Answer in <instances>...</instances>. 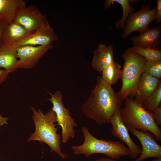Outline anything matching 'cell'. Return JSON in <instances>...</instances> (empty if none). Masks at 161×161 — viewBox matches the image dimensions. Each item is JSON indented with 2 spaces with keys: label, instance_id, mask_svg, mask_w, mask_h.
Returning a JSON list of instances; mask_svg holds the SVG:
<instances>
[{
  "label": "cell",
  "instance_id": "cell-28",
  "mask_svg": "<svg viewBox=\"0 0 161 161\" xmlns=\"http://www.w3.org/2000/svg\"><path fill=\"white\" fill-rule=\"evenodd\" d=\"M8 119V117H2L0 114V126H2L4 124H8L7 121Z\"/></svg>",
  "mask_w": 161,
  "mask_h": 161
},
{
  "label": "cell",
  "instance_id": "cell-2",
  "mask_svg": "<svg viewBox=\"0 0 161 161\" xmlns=\"http://www.w3.org/2000/svg\"><path fill=\"white\" fill-rule=\"evenodd\" d=\"M31 109L35 129L34 133L27 141L38 140L45 143L50 147L51 151L55 152L62 159H66L67 155L62 151L60 146L61 136L57 133L58 129L55 127L58 125L55 124L57 120L55 112L51 108L44 114L40 109L36 110L33 106Z\"/></svg>",
  "mask_w": 161,
  "mask_h": 161
},
{
  "label": "cell",
  "instance_id": "cell-30",
  "mask_svg": "<svg viewBox=\"0 0 161 161\" xmlns=\"http://www.w3.org/2000/svg\"><path fill=\"white\" fill-rule=\"evenodd\" d=\"M151 161H161V158H156Z\"/></svg>",
  "mask_w": 161,
  "mask_h": 161
},
{
  "label": "cell",
  "instance_id": "cell-23",
  "mask_svg": "<svg viewBox=\"0 0 161 161\" xmlns=\"http://www.w3.org/2000/svg\"><path fill=\"white\" fill-rule=\"evenodd\" d=\"M143 72L151 76L161 78V60L146 61L143 67Z\"/></svg>",
  "mask_w": 161,
  "mask_h": 161
},
{
  "label": "cell",
  "instance_id": "cell-25",
  "mask_svg": "<svg viewBox=\"0 0 161 161\" xmlns=\"http://www.w3.org/2000/svg\"><path fill=\"white\" fill-rule=\"evenodd\" d=\"M154 119L157 124L158 126L161 125V105L156 109L153 112Z\"/></svg>",
  "mask_w": 161,
  "mask_h": 161
},
{
  "label": "cell",
  "instance_id": "cell-22",
  "mask_svg": "<svg viewBox=\"0 0 161 161\" xmlns=\"http://www.w3.org/2000/svg\"><path fill=\"white\" fill-rule=\"evenodd\" d=\"M161 83L156 90L147 97L142 103L143 108L150 112L152 113L161 105Z\"/></svg>",
  "mask_w": 161,
  "mask_h": 161
},
{
  "label": "cell",
  "instance_id": "cell-4",
  "mask_svg": "<svg viewBox=\"0 0 161 161\" xmlns=\"http://www.w3.org/2000/svg\"><path fill=\"white\" fill-rule=\"evenodd\" d=\"M125 100V106L121 109L122 120L126 126L139 131H149L157 141H161V130L155 123L153 113L146 110L142 103L132 97Z\"/></svg>",
  "mask_w": 161,
  "mask_h": 161
},
{
  "label": "cell",
  "instance_id": "cell-29",
  "mask_svg": "<svg viewBox=\"0 0 161 161\" xmlns=\"http://www.w3.org/2000/svg\"><path fill=\"white\" fill-rule=\"evenodd\" d=\"M94 161H117L109 157H100Z\"/></svg>",
  "mask_w": 161,
  "mask_h": 161
},
{
  "label": "cell",
  "instance_id": "cell-19",
  "mask_svg": "<svg viewBox=\"0 0 161 161\" xmlns=\"http://www.w3.org/2000/svg\"><path fill=\"white\" fill-rule=\"evenodd\" d=\"M132 0H106L105 1L104 8L105 9H108L111 4L116 2L120 4L122 8L123 13L121 18L118 20L115 23L116 28L119 29L123 28L129 15L134 12V8L131 7L129 2Z\"/></svg>",
  "mask_w": 161,
  "mask_h": 161
},
{
  "label": "cell",
  "instance_id": "cell-7",
  "mask_svg": "<svg viewBox=\"0 0 161 161\" xmlns=\"http://www.w3.org/2000/svg\"><path fill=\"white\" fill-rule=\"evenodd\" d=\"M139 11L130 14L125 26L123 28L122 37L125 38L131 33L138 31L142 33L149 28V25L155 20L156 13V7L153 9L149 4L141 5Z\"/></svg>",
  "mask_w": 161,
  "mask_h": 161
},
{
  "label": "cell",
  "instance_id": "cell-24",
  "mask_svg": "<svg viewBox=\"0 0 161 161\" xmlns=\"http://www.w3.org/2000/svg\"><path fill=\"white\" fill-rule=\"evenodd\" d=\"M157 10L155 18V24H158L161 22V0H157Z\"/></svg>",
  "mask_w": 161,
  "mask_h": 161
},
{
  "label": "cell",
  "instance_id": "cell-12",
  "mask_svg": "<svg viewBox=\"0 0 161 161\" xmlns=\"http://www.w3.org/2000/svg\"><path fill=\"white\" fill-rule=\"evenodd\" d=\"M58 38L47 21L42 26L13 46L24 45L43 46L52 44Z\"/></svg>",
  "mask_w": 161,
  "mask_h": 161
},
{
  "label": "cell",
  "instance_id": "cell-8",
  "mask_svg": "<svg viewBox=\"0 0 161 161\" xmlns=\"http://www.w3.org/2000/svg\"><path fill=\"white\" fill-rule=\"evenodd\" d=\"M121 109L115 111L111 119L110 123L112 126L111 133L114 136L127 145L129 151L128 155L129 157L132 159H135L141 153L142 149L130 137L129 130L121 117Z\"/></svg>",
  "mask_w": 161,
  "mask_h": 161
},
{
  "label": "cell",
  "instance_id": "cell-3",
  "mask_svg": "<svg viewBox=\"0 0 161 161\" xmlns=\"http://www.w3.org/2000/svg\"><path fill=\"white\" fill-rule=\"evenodd\" d=\"M84 141L80 145H72L71 148L75 154H83L86 158L94 154H104L113 159L129 155V151L128 147L117 141L98 139L89 132L86 126H82Z\"/></svg>",
  "mask_w": 161,
  "mask_h": 161
},
{
  "label": "cell",
  "instance_id": "cell-13",
  "mask_svg": "<svg viewBox=\"0 0 161 161\" xmlns=\"http://www.w3.org/2000/svg\"><path fill=\"white\" fill-rule=\"evenodd\" d=\"M134 46L160 49L161 46V25L149 28L138 36L131 38Z\"/></svg>",
  "mask_w": 161,
  "mask_h": 161
},
{
  "label": "cell",
  "instance_id": "cell-26",
  "mask_svg": "<svg viewBox=\"0 0 161 161\" xmlns=\"http://www.w3.org/2000/svg\"><path fill=\"white\" fill-rule=\"evenodd\" d=\"M7 24L0 17V46L4 43L3 42L4 32Z\"/></svg>",
  "mask_w": 161,
  "mask_h": 161
},
{
  "label": "cell",
  "instance_id": "cell-17",
  "mask_svg": "<svg viewBox=\"0 0 161 161\" xmlns=\"http://www.w3.org/2000/svg\"><path fill=\"white\" fill-rule=\"evenodd\" d=\"M160 79L143 72L140 79L135 99L142 103L157 89L161 83Z\"/></svg>",
  "mask_w": 161,
  "mask_h": 161
},
{
  "label": "cell",
  "instance_id": "cell-5",
  "mask_svg": "<svg viewBox=\"0 0 161 161\" xmlns=\"http://www.w3.org/2000/svg\"><path fill=\"white\" fill-rule=\"evenodd\" d=\"M124 61L121 79L122 85L117 93L124 101L129 96H135L143 66L146 62L144 58L129 48L123 53Z\"/></svg>",
  "mask_w": 161,
  "mask_h": 161
},
{
  "label": "cell",
  "instance_id": "cell-27",
  "mask_svg": "<svg viewBox=\"0 0 161 161\" xmlns=\"http://www.w3.org/2000/svg\"><path fill=\"white\" fill-rule=\"evenodd\" d=\"M9 74L5 70L0 68V85L6 80Z\"/></svg>",
  "mask_w": 161,
  "mask_h": 161
},
{
  "label": "cell",
  "instance_id": "cell-1",
  "mask_svg": "<svg viewBox=\"0 0 161 161\" xmlns=\"http://www.w3.org/2000/svg\"><path fill=\"white\" fill-rule=\"evenodd\" d=\"M97 80L96 85L81 106L82 111L86 117L98 124L110 123L115 111L121 108L123 101L101 76Z\"/></svg>",
  "mask_w": 161,
  "mask_h": 161
},
{
  "label": "cell",
  "instance_id": "cell-9",
  "mask_svg": "<svg viewBox=\"0 0 161 161\" xmlns=\"http://www.w3.org/2000/svg\"><path fill=\"white\" fill-rule=\"evenodd\" d=\"M16 47L19 68L29 69L34 67L47 50L52 47L49 45L35 46L24 45Z\"/></svg>",
  "mask_w": 161,
  "mask_h": 161
},
{
  "label": "cell",
  "instance_id": "cell-6",
  "mask_svg": "<svg viewBox=\"0 0 161 161\" xmlns=\"http://www.w3.org/2000/svg\"><path fill=\"white\" fill-rule=\"evenodd\" d=\"M50 97L47 99L52 104V108L56 116L58 125L62 129L61 141L66 143L69 140L75 137L74 128L77 126V123L70 114L69 110L64 106L63 102V96L60 91H56L54 94L49 92Z\"/></svg>",
  "mask_w": 161,
  "mask_h": 161
},
{
  "label": "cell",
  "instance_id": "cell-21",
  "mask_svg": "<svg viewBox=\"0 0 161 161\" xmlns=\"http://www.w3.org/2000/svg\"><path fill=\"white\" fill-rule=\"evenodd\" d=\"M131 51L143 56L146 61L161 60V50L148 48L133 46L129 48Z\"/></svg>",
  "mask_w": 161,
  "mask_h": 161
},
{
  "label": "cell",
  "instance_id": "cell-15",
  "mask_svg": "<svg viewBox=\"0 0 161 161\" xmlns=\"http://www.w3.org/2000/svg\"><path fill=\"white\" fill-rule=\"evenodd\" d=\"M0 68L9 73L19 69L16 47L4 43L0 46Z\"/></svg>",
  "mask_w": 161,
  "mask_h": 161
},
{
  "label": "cell",
  "instance_id": "cell-10",
  "mask_svg": "<svg viewBox=\"0 0 161 161\" xmlns=\"http://www.w3.org/2000/svg\"><path fill=\"white\" fill-rule=\"evenodd\" d=\"M126 126L128 130L137 138L142 146L140 155L133 161H144L151 157L161 158V146L155 141L152 133L139 131L130 126Z\"/></svg>",
  "mask_w": 161,
  "mask_h": 161
},
{
  "label": "cell",
  "instance_id": "cell-11",
  "mask_svg": "<svg viewBox=\"0 0 161 161\" xmlns=\"http://www.w3.org/2000/svg\"><path fill=\"white\" fill-rule=\"evenodd\" d=\"M27 30L35 32L42 26L48 20L35 6L19 8L16 11L14 20Z\"/></svg>",
  "mask_w": 161,
  "mask_h": 161
},
{
  "label": "cell",
  "instance_id": "cell-14",
  "mask_svg": "<svg viewBox=\"0 0 161 161\" xmlns=\"http://www.w3.org/2000/svg\"><path fill=\"white\" fill-rule=\"evenodd\" d=\"M114 49L112 44L107 45L101 43L94 51V56L91 65L94 69L101 73L102 72L114 61Z\"/></svg>",
  "mask_w": 161,
  "mask_h": 161
},
{
  "label": "cell",
  "instance_id": "cell-18",
  "mask_svg": "<svg viewBox=\"0 0 161 161\" xmlns=\"http://www.w3.org/2000/svg\"><path fill=\"white\" fill-rule=\"evenodd\" d=\"M26 6L23 0H0V17L10 24L13 21L17 10Z\"/></svg>",
  "mask_w": 161,
  "mask_h": 161
},
{
  "label": "cell",
  "instance_id": "cell-20",
  "mask_svg": "<svg viewBox=\"0 0 161 161\" xmlns=\"http://www.w3.org/2000/svg\"><path fill=\"white\" fill-rule=\"evenodd\" d=\"M101 73V77L104 81L112 86L114 85L121 78V66L118 63L114 61L103 70Z\"/></svg>",
  "mask_w": 161,
  "mask_h": 161
},
{
  "label": "cell",
  "instance_id": "cell-16",
  "mask_svg": "<svg viewBox=\"0 0 161 161\" xmlns=\"http://www.w3.org/2000/svg\"><path fill=\"white\" fill-rule=\"evenodd\" d=\"M34 32L29 31L13 21L8 24L5 28L3 35V42L13 46Z\"/></svg>",
  "mask_w": 161,
  "mask_h": 161
}]
</instances>
